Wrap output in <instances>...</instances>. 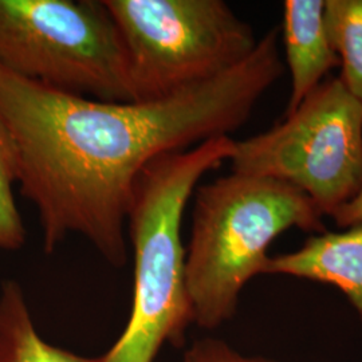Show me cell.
Wrapping results in <instances>:
<instances>
[{"label": "cell", "mask_w": 362, "mask_h": 362, "mask_svg": "<svg viewBox=\"0 0 362 362\" xmlns=\"http://www.w3.org/2000/svg\"><path fill=\"white\" fill-rule=\"evenodd\" d=\"M279 30L243 62L149 103L55 90L0 65V124L13 143L19 192L38 212L43 250L83 236L113 267L128 263L127 216L145 167L242 128L285 73Z\"/></svg>", "instance_id": "1"}, {"label": "cell", "mask_w": 362, "mask_h": 362, "mask_svg": "<svg viewBox=\"0 0 362 362\" xmlns=\"http://www.w3.org/2000/svg\"><path fill=\"white\" fill-rule=\"evenodd\" d=\"M236 141L215 137L149 163L139 177L127 226L134 254L129 321L100 362H155L163 346L181 348L194 315L185 284L181 226L200 179L230 161Z\"/></svg>", "instance_id": "2"}, {"label": "cell", "mask_w": 362, "mask_h": 362, "mask_svg": "<svg viewBox=\"0 0 362 362\" xmlns=\"http://www.w3.org/2000/svg\"><path fill=\"white\" fill-rule=\"evenodd\" d=\"M185 247L194 324L214 330L233 320L242 290L264 274L272 242L290 228L325 233L322 214L296 187L231 172L194 191Z\"/></svg>", "instance_id": "3"}, {"label": "cell", "mask_w": 362, "mask_h": 362, "mask_svg": "<svg viewBox=\"0 0 362 362\" xmlns=\"http://www.w3.org/2000/svg\"><path fill=\"white\" fill-rule=\"evenodd\" d=\"M134 103L168 98L243 62L259 39L223 0H104Z\"/></svg>", "instance_id": "4"}, {"label": "cell", "mask_w": 362, "mask_h": 362, "mask_svg": "<svg viewBox=\"0 0 362 362\" xmlns=\"http://www.w3.org/2000/svg\"><path fill=\"white\" fill-rule=\"evenodd\" d=\"M0 65L67 94L133 101L124 46L104 0H0Z\"/></svg>", "instance_id": "5"}, {"label": "cell", "mask_w": 362, "mask_h": 362, "mask_svg": "<svg viewBox=\"0 0 362 362\" xmlns=\"http://www.w3.org/2000/svg\"><path fill=\"white\" fill-rule=\"evenodd\" d=\"M231 172L282 181L334 216L362 187V103L327 78L272 129L236 141Z\"/></svg>", "instance_id": "6"}, {"label": "cell", "mask_w": 362, "mask_h": 362, "mask_svg": "<svg viewBox=\"0 0 362 362\" xmlns=\"http://www.w3.org/2000/svg\"><path fill=\"white\" fill-rule=\"evenodd\" d=\"M267 275H290L338 287L362 321V224L310 236L297 251L270 257Z\"/></svg>", "instance_id": "7"}, {"label": "cell", "mask_w": 362, "mask_h": 362, "mask_svg": "<svg viewBox=\"0 0 362 362\" xmlns=\"http://www.w3.org/2000/svg\"><path fill=\"white\" fill-rule=\"evenodd\" d=\"M282 38L291 76V94L285 116L315 90L341 61L325 23V0H286Z\"/></svg>", "instance_id": "8"}, {"label": "cell", "mask_w": 362, "mask_h": 362, "mask_svg": "<svg viewBox=\"0 0 362 362\" xmlns=\"http://www.w3.org/2000/svg\"><path fill=\"white\" fill-rule=\"evenodd\" d=\"M0 362H100L45 341L35 327L21 285L0 287Z\"/></svg>", "instance_id": "9"}, {"label": "cell", "mask_w": 362, "mask_h": 362, "mask_svg": "<svg viewBox=\"0 0 362 362\" xmlns=\"http://www.w3.org/2000/svg\"><path fill=\"white\" fill-rule=\"evenodd\" d=\"M325 23L341 61L339 79L362 103V0H326Z\"/></svg>", "instance_id": "10"}, {"label": "cell", "mask_w": 362, "mask_h": 362, "mask_svg": "<svg viewBox=\"0 0 362 362\" xmlns=\"http://www.w3.org/2000/svg\"><path fill=\"white\" fill-rule=\"evenodd\" d=\"M16 158L13 143L0 124V250L16 251L26 243V227L18 209Z\"/></svg>", "instance_id": "11"}, {"label": "cell", "mask_w": 362, "mask_h": 362, "mask_svg": "<svg viewBox=\"0 0 362 362\" xmlns=\"http://www.w3.org/2000/svg\"><path fill=\"white\" fill-rule=\"evenodd\" d=\"M181 362H276L262 357H246L215 338L194 341Z\"/></svg>", "instance_id": "12"}, {"label": "cell", "mask_w": 362, "mask_h": 362, "mask_svg": "<svg viewBox=\"0 0 362 362\" xmlns=\"http://www.w3.org/2000/svg\"><path fill=\"white\" fill-rule=\"evenodd\" d=\"M333 219L341 228H350L362 224V187L356 197L345 207L341 208L333 216Z\"/></svg>", "instance_id": "13"}]
</instances>
